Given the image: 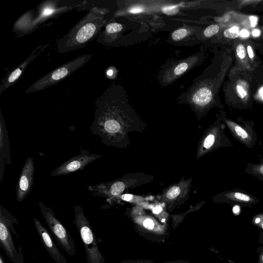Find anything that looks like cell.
<instances>
[{
  "label": "cell",
  "mask_w": 263,
  "mask_h": 263,
  "mask_svg": "<svg viewBox=\"0 0 263 263\" xmlns=\"http://www.w3.org/2000/svg\"><path fill=\"white\" fill-rule=\"evenodd\" d=\"M105 22L101 11L97 8L91 9L68 33L58 41V52L67 53L84 47L98 36Z\"/></svg>",
  "instance_id": "obj_1"
},
{
  "label": "cell",
  "mask_w": 263,
  "mask_h": 263,
  "mask_svg": "<svg viewBox=\"0 0 263 263\" xmlns=\"http://www.w3.org/2000/svg\"><path fill=\"white\" fill-rule=\"evenodd\" d=\"M40 212L59 245L69 255L76 254L75 242L70 233L55 217L52 209L39 201Z\"/></svg>",
  "instance_id": "obj_6"
},
{
  "label": "cell",
  "mask_w": 263,
  "mask_h": 263,
  "mask_svg": "<svg viewBox=\"0 0 263 263\" xmlns=\"http://www.w3.org/2000/svg\"><path fill=\"white\" fill-rule=\"evenodd\" d=\"M189 31L185 28H180L173 32L171 36L175 41H179L187 36Z\"/></svg>",
  "instance_id": "obj_21"
},
{
  "label": "cell",
  "mask_w": 263,
  "mask_h": 263,
  "mask_svg": "<svg viewBox=\"0 0 263 263\" xmlns=\"http://www.w3.org/2000/svg\"><path fill=\"white\" fill-rule=\"evenodd\" d=\"M180 193V188L178 186H173L171 188L166 194L168 199H173L176 197Z\"/></svg>",
  "instance_id": "obj_23"
},
{
  "label": "cell",
  "mask_w": 263,
  "mask_h": 263,
  "mask_svg": "<svg viewBox=\"0 0 263 263\" xmlns=\"http://www.w3.org/2000/svg\"><path fill=\"white\" fill-rule=\"evenodd\" d=\"M12 163L10 145L5 119L0 111V183L4 180V173L7 165Z\"/></svg>",
  "instance_id": "obj_14"
},
{
  "label": "cell",
  "mask_w": 263,
  "mask_h": 263,
  "mask_svg": "<svg viewBox=\"0 0 263 263\" xmlns=\"http://www.w3.org/2000/svg\"><path fill=\"white\" fill-rule=\"evenodd\" d=\"M119 263H157L155 260L151 259H127Z\"/></svg>",
  "instance_id": "obj_24"
},
{
  "label": "cell",
  "mask_w": 263,
  "mask_h": 263,
  "mask_svg": "<svg viewBox=\"0 0 263 263\" xmlns=\"http://www.w3.org/2000/svg\"><path fill=\"white\" fill-rule=\"evenodd\" d=\"M261 39L263 40V27H262V29H261Z\"/></svg>",
  "instance_id": "obj_34"
},
{
  "label": "cell",
  "mask_w": 263,
  "mask_h": 263,
  "mask_svg": "<svg viewBox=\"0 0 263 263\" xmlns=\"http://www.w3.org/2000/svg\"><path fill=\"white\" fill-rule=\"evenodd\" d=\"M257 22V18L255 16H251V24L252 27H254L256 25Z\"/></svg>",
  "instance_id": "obj_29"
},
{
  "label": "cell",
  "mask_w": 263,
  "mask_h": 263,
  "mask_svg": "<svg viewBox=\"0 0 263 263\" xmlns=\"http://www.w3.org/2000/svg\"><path fill=\"white\" fill-rule=\"evenodd\" d=\"M220 30L218 24H212L208 26L203 31V35L206 37H211L217 34Z\"/></svg>",
  "instance_id": "obj_22"
},
{
  "label": "cell",
  "mask_w": 263,
  "mask_h": 263,
  "mask_svg": "<svg viewBox=\"0 0 263 263\" xmlns=\"http://www.w3.org/2000/svg\"><path fill=\"white\" fill-rule=\"evenodd\" d=\"M162 263H190V261L187 260L179 259L177 260H170Z\"/></svg>",
  "instance_id": "obj_26"
},
{
  "label": "cell",
  "mask_w": 263,
  "mask_h": 263,
  "mask_svg": "<svg viewBox=\"0 0 263 263\" xmlns=\"http://www.w3.org/2000/svg\"><path fill=\"white\" fill-rule=\"evenodd\" d=\"M240 32L239 27L233 26L225 29L223 34L226 38L234 39L237 38L240 35Z\"/></svg>",
  "instance_id": "obj_20"
},
{
  "label": "cell",
  "mask_w": 263,
  "mask_h": 263,
  "mask_svg": "<svg viewBox=\"0 0 263 263\" xmlns=\"http://www.w3.org/2000/svg\"><path fill=\"white\" fill-rule=\"evenodd\" d=\"M252 223L254 226L260 229L259 240L260 243H263V213H258L254 215L252 219Z\"/></svg>",
  "instance_id": "obj_19"
},
{
  "label": "cell",
  "mask_w": 263,
  "mask_h": 263,
  "mask_svg": "<svg viewBox=\"0 0 263 263\" xmlns=\"http://www.w3.org/2000/svg\"><path fill=\"white\" fill-rule=\"evenodd\" d=\"M250 35L249 32L246 29H243L240 32V36L242 38H246Z\"/></svg>",
  "instance_id": "obj_27"
},
{
  "label": "cell",
  "mask_w": 263,
  "mask_h": 263,
  "mask_svg": "<svg viewBox=\"0 0 263 263\" xmlns=\"http://www.w3.org/2000/svg\"><path fill=\"white\" fill-rule=\"evenodd\" d=\"M261 31L259 29H254L252 31V34L254 37H258L261 35Z\"/></svg>",
  "instance_id": "obj_28"
},
{
  "label": "cell",
  "mask_w": 263,
  "mask_h": 263,
  "mask_svg": "<svg viewBox=\"0 0 263 263\" xmlns=\"http://www.w3.org/2000/svg\"><path fill=\"white\" fill-rule=\"evenodd\" d=\"M101 155L90 153L83 149L80 150V154L73 157L55 168L50 173L51 176L55 177L67 175L79 170H83L90 163L99 159Z\"/></svg>",
  "instance_id": "obj_8"
},
{
  "label": "cell",
  "mask_w": 263,
  "mask_h": 263,
  "mask_svg": "<svg viewBox=\"0 0 263 263\" xmlns=\"http://www.w3.org/2000/svg\"><path fill=\"white\" fill-rule=\"evenodd\" d=\"M73 223L79 233L85 248L86 263H104L95 233L80 205H73Z\"/></svg>",
  "instance_id": "obj_3"
},
{
  "label": "cell",
  "mask_w": 263,
  "mask_h": 263,
  "mask_svg": "<svg viewBox=\"0 0 263 263\" xmlns=\"http://www.w3.org/2000/svg\"><path fill=\"white\" fill-rule=\"evenodd\" d=\"M230 86H232L230 95L234 97L228 102V104L233 108L240 109L251 108L252 101L250 87L248 82L244 79L234 78V82H232Z\"/></svg>",
  "instance_id": "obj_10"
},
{
  "label": "cell",
  "mask_w": 263,
  "mask_h": 263,
  "mask_svg": "<svg viewBox=\"0 0 263 263\" xmlns=\"http://www.w3.org/2000/svg\"><path fill=\"white\" fill-rule=\"evenodd\" d=\"M161 208L160 206H156L154 209V212L155 213H159L161 211Z\"/></svg>",
  "instance_id": "obj_32"
},
{
  "label": "cell",
  "mask_w": 263,
  "mask_h": 263,
  "mask_svg": "<svg viewBox=\"0 0 263 263\" xmlns=\"http://www.w3.org/2000/svg\"><path fill=\"white\" fill-rule=\"evenodd\" d=\"M49 46V44H45L37 46L21 65L8 73L1 81L0 94L14 84L28 65Z\"/></svg>",
  "instance_id": "obj_13"
},
{
  "label": "cell",
  "mask_w": 263,
  "mask_h": 263,
  "mask_svg": "<svg viewBox=\"0 0 263 263\" xmlns=\"http://www.w3.org/2000/svg\"><path fill=\"white\" fill-rule=\"evenodd\" d=\"M198 60L199 58L195 55L180 62L171 70H168L165 74L166 76L163 77V82L166 84L172 82L190 69L198 61Z\"/></svg>",
  "instance_id": "obj_16"
},
{
  "label": "cell",
  "mask_w": 263,
  "mask_h": 263,
  "mask_svg": "<svg viewBox=\"0 0 263 263\" xmlns=\"http://www.w3.org/2000/svg\"><path fill=\"white\" fill-rule=\"evenodd\" d=\"M220 113L222 121L233 138L247 148H253L258 139L254 127L255 123L252 121L244 120L241 118H237L236 120H233L228 118L223 111H220Z\"/></svg>",
  "instance_id": "obj_7"
},
{
  "label": "cell",
  "mask_w": 263,
  "mask_h": 263,
  "mask_svg": "<svg viewBox=\"0 0 263 263\" xmlns=\"http://www.w3.org/2000/svg\"><path fill=\"white\" fill-rule=\"evenodd\" d=\"M33 221L42 244L55 262L68 263L66 258L56 246L47 229L37 218H34Z\"/></svg>",
  "instance_id": "obj_12"
},
{
  "label": "cell",
  "mask_w": 263,
  "mask_h": 263,
  "mask_svg": "<svg viewBox=\"0 0 263 263\" xmlns=\"http://www.w3.org/2000/svg\"><path fill=\"white\" fill-rule=\"evenodd\" d=\"M0 263H5L2 254H0Z\"/></svg>",
  "instance_id": "obj_33"
},
{
  "label": "cell",
  "mask_w": 263,
  "mask_h": 263,
  "mask_svg": "<svg viewBox=\"0 0 263 263\" xmlns=\"http://www.w3.org/2000/svg\"><path fill=\"white\" fill-rule=\"evenodd\" d=\"M132 198V195L130 194H125L122 196V199L128 201L130 200Z\"/></svg>",
  "instance_id": "obj_30"
},
{
  "label": "cell",
  "mask_w": 263,
  "mask_h": 263,
  "mask_svg": "<svg viewBox=\"0 0 263 263\" xmlns=\"http://www.w3.org/2000/svg\"><path fill=\"white\" fill-rule=\"evenodd\" d=\"M91 57L89 54H82L59 66L34 82L25 93L43 90L61 82L84 65Z\"/></svg>",
  "instance_id": "obj_5"
},
{
  "label": "cell",
  "mask_w": 263,
  "mask_h": 263,
  "mask_svg": "<svg viewBox=\"0 0 263 263\" xmlns=\"http://www.w3.org/2000/svg\"><path fill=\"white\" fill-rule=\"evenodd\" d=\"M215 200L219 203L245 208H252L260 203L259 199L255 195L237 188L222 192L217 196Z\"/></svg>",
  "instance_id": "obj_9"
},
{
  "label": "cell",
  "mask_w": 263,
  "mask_h": 263,
  "mask_svg": "<svg viewBox=\"0 0 263 263\" xmlns=\"http://www.w3.org/2000/svg\"><path fill=\"white\" fill-rule=\"evenodd\" d=\"M233 46L236 65L231 71L238 70L248 72L252 71L253 68L248 59L245 41L237 40Z\"/></svg>",
  "instance_id": "obj_15"
},
{
  "label": "cell",
  "mask_w": 263,
  "mask_h": 263,
  "mask_svg": "<svg viewBox=\"0 0 263 263\" xmlns=\"http://www.w3.org/2000/svg\"><path fill=\"white\" fill-rule=\"evenodd\" d=\"M245 43L249 62L254 69L258 64L254 44L251 41H245Z\"/></svg>",
  "instance_id": "obj_18"
},
{
  "label": "cell",
  "mask_w": 263,
  "mask_h": 263,
  "mask_svg": "<svg viewBox=\"0 0 263 263\" xmlns=\"http://www.w3.org/2000/svg\"><path fill=\"white\" fill-rule=\"evenodd\" d=\"M245 172L263 182V158L260 157L257 163L249 162L246 165Z\"/></svg>",
  "instance_id": "obj_17"
},
{
  "label": "cell",
  "mask_w": 263,
  "mask_h": 263,
  "mask_svg": "<svg viewBox=\"0 0 263 263\" xmlns=\"http://www.w3.org/2000/svg\"><path fill=\"white\" fill-rule=\"evenodd\" d=\"M232 62L230 57H226L222 61L220 69L217 74L211 78H207L193 86L187 95L192 103L202 107L212 106L217 103L216 99L219 89L224 76Z\"/></svg>",
  "instance_id": "obj_2"
},
{
  "label": "cell",
  "mask_w": 263,
  "mask_h": 263,
  "mask_svg": "<svg viewBox=\"0 0 263 263\" xmlns=\"http://www.w3.org/2000/svg\"><path fill=\"white\" fill-rule=\"evenodd\" d=\"M34 163L33 158H27L20 173L16 186V197L18 202L26 198L34 183Z\"/></svg>",
  "instance_id": "obj_11"
},
{
  "label": "cell",
  "mask_w": 263,
  "mask_h": 263,
  "mask_svg": "<svg viewBox=\"0 0 263 263\" xmlns=\"http://www.w3.org/2000/svg\"><path fill=\"white\" fill-rule=\"evenodd\" d=\"M18 222L6 208L0 204V245L12 263H25L21 247L16 246L13 235H18L14 225Z\"/></svg>",
  "instance_id": "obj_4"
},
{
  "label": "cell",
  "mask_w": 263,
  "mask_h": 263,
  "mask_svg": "<svg viewBox=\"0 0 263 263\" xmlns=\"http://www.w3.org/2000/svg\"><path fill=\"white\" fill-rule=\"evenodd\" d=\"M258 95L260 99L263 100V87H261L258 91Z\"/></svg>",
  "instance_id": "obj_31"
},
{
  "label": "cell",
  "mask_w": 263,
  "mask_h": 263,
  "mask_svg": "<svg viewBox=\"0 0 263 263\" xmlns=\"http://www.w3.org/2000/svg\"><path fill=\"white\" fill-rule=\"evenodd\" d=\"M258 253V263H263V246H260L256 250Z\"/></svg>",
  "instance_id": "obj_25"
}]
</instances>
